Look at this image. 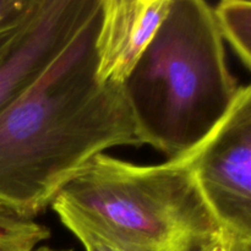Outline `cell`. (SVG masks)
<instances>
[{"instance_id": "6da1fadb", "label": "cell", "mask_w": 251, "mask_h": 251, "mask_svg": "<svg viewBox=\"0 0 251 251\" xmlns=\"http://www.w3.org/2000/svg\"><path fill=\"white\" fill-rule=\"evenodd\" d=\"M97 11L49 68L0 112V203L36 220L90 159L142 146L123 85L96 75Z\"/></svg>"}, {"instance_id": "7a4b0ae2", "label": "cell", "mask_w": 251, "mask_h": 251, "mask_svg": "<svg viewBox=\"0 0 251 251\" xmlns=\"http://www.w3.org/2000/svg\"><path fill=\"white\" fill-rule=\"evenodd\" d=\"M240 86L227 64L213 7L173 0L123 83L137 136L167 158L195 149L225 118Z\"/></svg>"}, {"instance_id": "3957f363", "label": "cell", "mask_w": 251, "mask_h": 251, "mask_svg": "<svg viewBox=\"0 0 251 251\" xmlns=\"http://www.w3.org/2000/svg\"><path fill=\"white\" fill-rule=\"evenodd\" d=\"M56 199L132 251H201L223 232L184 158L141 166L100 153Z\"/></svg>"}, {"instance_id": "277c9868", "label": "cell", "mask_w": 251, "mask_h": 251, "mask_svg": "<svg viewBox=\"0 0 251 251\" xmlns=\"http://www.w3.org/2000/svg\"><path fill=\"white\" fill-rule=\"evenodd\" d=\"M184 158L225 230L251 238V87L240 86L217 126Z\"/></svg>"}, {"instance_id": "5b68a950", "label": "cell", "mask_w": 251, "mask_h": 251, "mask_svg": "<svg viewBox=\"0 0 251 251\" xmlns=\"http://www.w3.org/2000/svg\"><path fill=\"white\" fill-rule=\"evenodd\" d=\"M100 5V0H39L29 24L0 61V112L49 68Z\"/></svg>"}, {"instance_id": "8992f818", "label": "cell", "mask_w": 251, "mask_h": 251, "mask_svg": "<svg viewBox=\"0 0 251 251\" xmlns=\"http://www.w3.org/2000/svg\"><path fill=\"white\" fill-rule=\"evenodd\" d=\"M173 0H100L96 75L123 85L146 50Z\"/></svg>"}, {"instance_id": "52a82bcc", "label": "cell", "mask_w": 251, "mask_h": 251, "mask_svg": "<svg viewBox=\"0 0 251 251\" xmlns=\"http://www.w3.org/2000/svg\"><path fill=\"white\" fill-rule=\"evenodd\" d=\"M216 24L223 41L230 44L247 70L251 68V2L222 0L213 7Z\"/></svg>"}, {"instance_id": "ba28073f", "label": "cell", "mask_w": 251, "mask_h": 251, "mask_svg": "<svg viewBox=\"0 0 251 251\" xmlns=\"http://www.w3.org/2000/svg\"><path fill=\"white\" fill-rule=\"evenodd\" d=\"M49 238L47 226L21 217L0 203V251H33Z\"/></svg>"}, {"instance_id": "9c48e42d", "label": "cell", "mask_w": 251, "mask_h": 251, "mask_svg": "<svg viewBox=\"0 0 251 251\" xmlns=\"http://www.w3.org/2000/svg\"><path fill=\"white\" fill-rule=\"evenodd\" d=\"M50 207L58 215L64 227L77 238L86 251H132L119 244L104 230L64 201L55 198Z\"/></svg>"}, {"instance_id": "30bf717a", "label": "cell", "mask_w": 251, "mask_h": 251, "mask_svg": "<svg viewBox=\"0 0 251 251\" xmlns=\"http://www.w3.org/2000/svg\"><path fill=\"white\" fill-rule=\"evenodd\" d=\"M38 2L39 0H0V61L29 24Z\"/></svg>"}, {"instance_id": "8fae6325", "label": "cell", "mask_w": 251, "mask_h": 251, "mask_svg": "<svg viewBox=\"0 0 251 251\" xmlns=\"http://www.w3.org/2000/svg\"><path fill=\"white\" fill-rule=\"evenodd\" d=\"M201 251H251V238H244L223 229L222 234Z\"/></svg>"}, {"instance_id": "7c38bea8", "label": "cell", "mask_w": 251, "mask_h": 251, "mask_svg": "<svg viewBox=\"0 0 251 251\" xmlns=\"http://www.w3.org/2000/svg\"><path fill=\"white\" fill-rule=\"evenodd\" d=\"M33 251H73V250L71 249L58 250V249H53V248H49V247H38V248H36Z\"/></svg>"}]
</instances>
